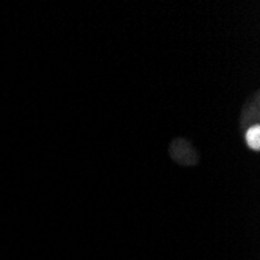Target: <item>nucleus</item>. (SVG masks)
Returning a JSON list of instances; mask_svg holds the SVG:
<instances>
[{
  "instance_id": "obj_1",
  "label": "nucleus",
  "mask_w": 260,
  "mask_h": 260,
  "mask_svg": "<svg viewBox=\"0 0 260 260\" xmlns=\"http://www.w3.org/2000/svg\"><path fill=\"white\" fill-rule=\"evenodd\" d=\"M169 153L175 162L184 165V167H193V165L200 162L198 151L190 144V140H187L184 137H178L172 140V144L169 147Z\"/></svg>"
},
{
  "instance_id": "obj_2",
  "label": "nucleus",
  "mask_w": 260,
  "mask_h": 260,
  "mask_svg": "<svg viewBox=\"0 0 260 260\" xmlns=\"http://www.w3.org/2000/svg\"><path fill=\"white\" fill-rule=\"evenodd\" d=\"M258 120H260V93H258V90H255L252 95L248 97V100L245 102V106L242 109L240 129L243 133H246L251 128L258 126Z\"/></svg>"
},
{
  "instance_id": "obj_3",
  "label": "nucleus",
  "mask_w": 260,
  "mask_h": 260,
  "mask_svg": "<svg viewBox=\"0 0 260 260\" xmlns=\"http://www.w3.org/2000/svg\"><path fill=\"white\" fill-rule=\"evenodd\" d=\"M245 137H246V144L249 148H252L255 151L260 148V128L258 126H254L249 131H246Z\"/></svg>"
}]
</instances>
